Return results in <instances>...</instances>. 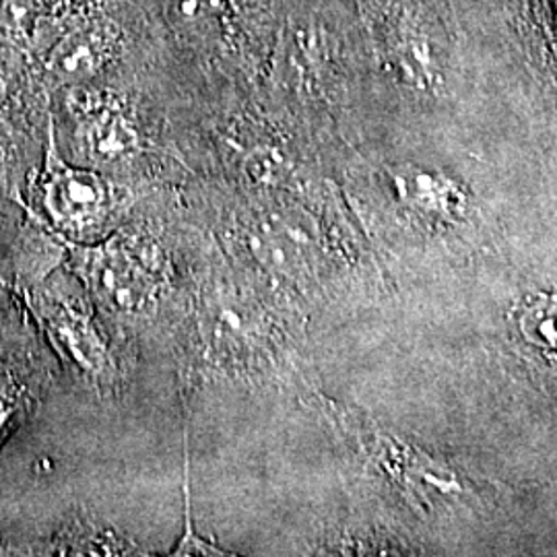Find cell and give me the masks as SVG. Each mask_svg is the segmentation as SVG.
<instances>
[{
    "instance_id": "3",
    "label": "cell",
    "mask_w": 557,
    "mask_h": 557,
    "mask_svg": "<svg viewBox=\"0 0 557 557\" xmlns=\"http://www.w3.org/2000/svg\"><path fill=\"white\" fill-rule=\"evenodd\" d=\"M368 457L418 508H432L438 498H460L467 487L455 471L411 444L380 430H361Z\"/></svg>"
},
{
    "instance_id": "12",
    "label": "cell",
    "mask_w": 557,
    "mask_h": 557,
    "mask_svg": "<svg viewBox=\"0 0 557 557\" xmlns=\"http://www.w3.org/2000/svg\"><path fill=\"white\" fill-rule=\"evenodd\" d=\"M15 413H17V398L11 397L9 393H2L0 395V444L7 438L9 425L15 419Z\"/></svg>"
},
{
    "instance_id": "2",
    "label": "cell",
    "mask_w": 557,
    "mask_h": 557,
    "mask_svg": "<svg viewBox=\"0 0 557 557\" xmlns=\"http://www.w3.org/2000/svg\"><path fill=\"white\" fill-rule=\"evenodd\" d=\"M41 202L60 232L77 239L101 234L114 207L106 180L96 172L73 168L60 158L52 122L41 174Z\"/></svg>"
},
{
    "instance_id": "6",
    "label": "cell",
    "mask_w": 557,
    "mask_h": 557,
    "mask_svg": "<svg viewBox=\"0 0 557 557\" xmlns=\"http://www.w3.org/2000/svg\"><path fill=\"white\" fill-rule=\"evenodd\" d=\"M393 182L400 199L416 207L421 213H434L440 218H458L465 207V195L455 182L423 172L418 168H400L393 172Z\"/></svg>"
},
{
    "instance_id": "8",
    "label": "cell",
    "mask_w": 557,
    "mask_h": 557,
    "mask_svg": "<svg viewBox=\"0 0 557 557\" xmlns=\"http://www.w3.org/2000/svg\"><path fill=\"white\" fill-rule=\"evenodd\" d=\"M517 329L529 347L557 366V292H541L522 299Z\"/></svg>"
},
{
    "instance_id": "11",
    "label": "cell",
    "mask_w": 557,
    "mask_h": 557,
    "mask_svg": "<svg viewBox=\"0 0 557 557\" xmlns=\"http://www.w3.org/2000/svg\"><path fill=\"white\" fill-rule=\"evenodd\" d=\"M281 160L277 153L271 149H257L252 151V156L246 160V174L255 182H262V184H271L278 178L281 174Z\"/></svg>"
},
{
    "instance_id": "4",
    "label": "cell",
    "mask_w": 557,
    "mask_h": 557,
    "mask_svg": "<svg viewBox=\"0 0 557 557\" xmlns=\"http://www.w3.org/2000/svg\"><path fill=\"white\" fill-rule=\"evenodd\" d=\"M518 38L557 96V0H510Z\"/></svg>"
},
{
    "instance_id": "13",
    "label": "cell",
    "mask_w": 557,
    "mask_h": 557,
    "mask_svg": "<svg viewBox=\"0 0 557 557\" xmlns=\"http://www.w3.org/2000/svg\"><path fill=\"white\" fill-rule=\"evenodd\" d=\"M4 101H7V81L0 77V110H2Z\"/></svg>"
},
{
    "instance_id": "5",
    "label": "cell",
    "mask_w": 557,
    "mask_h": 557,
    "mask_svg": "<svg viewBox=\"0 0 557 557\" xmlns=\"http://www.w3.org/2000/svg\"><path fill=\"white\" fill-rule=\"evenodd\" d=\"M44 317L50 324L52 335L59 338L60 347L71 354L81 370L91 376H100L110 368L108 349L101 341L91 319L79 308L66 301H52L44 306Z\"/></svg>"
},
{
    "instance_id": "10",
    "label": "cell",
    "mask_w": 557,
    "mask_h": 557,
    "mask_svg": "<svg viewBox=\"0 0 557 557\" xmlns=\"http://www.w3.org/2000/svg\"><path fill=\"white\" fill-rule=\"evenodd\" d=\"M184 529L182 537L172 549V556L176 557H227L225 549L215 545L209 539L200 537L195 529V518H193V487H190V450H188V436L184 438Z\"/></svg>"
},
{
    "instance_id": "7",
    "label": "cell",
    "mask_w": 557,
    "mask_h": 557,
    "mask_svg": "<svg viewBox=\"0 0 557 557\" xmlns=\"http://www.w3.org/2000/svg\"><path fill=\"white\" fill-rule=\"evenodd\" d=\"M81 139L96 161H114L133 153L139 147V135L133 122L116 108H101L87 116Z\"/></svg>"
},
{
    "instance_id": "1",
    "label": "cell",
    "mask_w": 557,
    "mask_h": 557,
    "mask_svg": "<svg viewBox=\"0 0 557 557\" xmlns=\"http://www.w3.org/2000/svg\"><path fill=\"white\" fill-rule=\"evenodd\" d=\"M71 260L91 296L116 314H139L156 296V277L133 244L120 238L69 244Z\"/></svg>"
},
{
    "instance_id": "9",
    "label": "cell",
    "mask_w": 557,
    "mask_h": 557,
    "mask_svg": "<svg viewBox=\"0 0 557 557\" xmlns=\"http://www.w3.org/2000/svg\"><path fill=\"white\" fill-rule=\"evenodd\" d=\"M103 48L106 44L98 34H77L57 50L52 69L66 79L85 77L98 69Z\"/></svg>"
}]
</instances>
